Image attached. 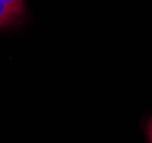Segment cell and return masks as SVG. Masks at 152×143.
Wrapping results in <instances>:
<instances>
[{"label":"cell","mask_w":152,"mask_h":143,"mask_svg":"<svg viewBox=\"0 0 152 143\" xmlns=\"http://www.w3.org/2000/svg\"><path fill=\"white\" fill-rule=\"evenodd\" d=\"M19 17L5 0H0V27L10 25Z\"/></svg>","instance_id":"6da1fadb"},{"label":"cell","mask_w":152,"mask_h":143,"mask_svg":"<svg viewBox=\"0 0 152 143\" xmlns=\"http://www.w3.org/2000/svg\"><path fill=\"white\" fill-rule=\"evenodd\" d=\"M8 6L13 9L17 15H22L24 12V0H5Z\"/></svg>","instance_id":"7a4b0ae2"},{"label":"cell","mask_w":152,"mask_h":143,"mask_svg":"<svg viewBox=\"0 0 152 143\" xmlns=\"http://www.w3.org/2000/svg\"><path fill=\"white\" fill-rule=\"evenodd\" d=\"M146 136H148V143H152V117L149 119L146 125Z\"/></svg>","instance_id":"3957f363"}]
</instances>
